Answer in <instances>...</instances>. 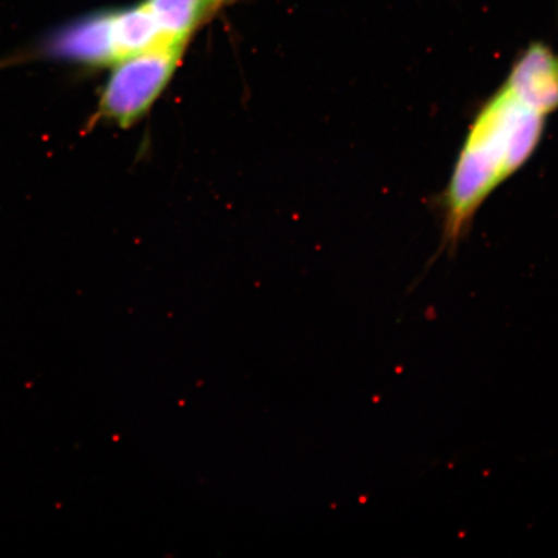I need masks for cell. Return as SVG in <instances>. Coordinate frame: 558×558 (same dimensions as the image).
Returning a JSON list of instances; mask_svg holds the SVG:
<instances>
[{
    "label": "cell",
    "mask_w": 558,
    "mask_h": 558,
    "mask_svg": "<svg viewBox=\"0 0 558 558\" xmlns=\"http://www.w3.org/2000/svg\"><path fill=\"white\" fill-rule=\"evenodd\" d=\"M549 116L508 76L480 108L441 197L446 247L458 246L488 195L533 157Z\"/></svg>",
    "instance_id": "cell-1"
},
{
    "label": "cell",
    "mask_w": 558,
    "mask_h": 558,
    "mask_svg": "<svg viewBox=\"0 0 558 558\" xmlns=\"http://www.w3.org/2000/svg\"><path fill=\"white\" fill-rule=\"evenodd\" d=\"M185 46L162 44L118 61L104 88L100 114L123 128L135 123L163 93Z\"/></svg>",
    "instance_id": "cell-2"
},
{
    "label": "cell",
    "mask_w": 558,
    "mask_h": 558,
    "mask_svg": "<svg viewBox=\"0 0 558 558\" xmlns=\"http://www.w3.org/2000/svg\"><path fill=\"white\" fill-rule=\"evenodd\" d=\"M50 58L96 66L116 62L109 12L97 13L69 24L46 41Z\"/></svg>",
    "instance_id": "cell-3"
},
{
    "label": "cell",
    "mask_w": 558,
    "mask_h": 558,
    "mask_svg": "<svg viewBox=\"0 0 558 558\" xmlns=\"http://www.w3.org/2000/svg\"><path fill=\"white\" fill-rule=\"evenodd\" d=\"M550 114L558 110V53L543 44L530 45L508 73Z\"/></svg>",
    "instance_id": "cell-4"
},
{
    "label": "cell",
    "mask_w": 558,
    "mask_h": 558,
    "mask_svg": "<svg viewBox=\"0 0 558 558\" xmlns=\"http://www.w3.org/2000/svg\"><path fill=\"white\" fill-rule=\"evenodd\" d=\"M228 0H145L160 34L171 44H183Z\"/></svg>",
    "instance_id": "cell-5"
},
{
    "label": "cell",
    "mask_w": 558,
    "mask_h": 558,
    "mask_svg": "<svg viewBox=\"0 0 558 558\" xmlns=\"http://www.w3.org/2000/svg\"><path fill=\"white\" fill-rule=\"evenodd\" d=\"M109 15L116 56L114 64L129 56L149 50L151 47L171 44L163 39L155 19L151 17L144 3L132 7V9L109 12Z\"/></svg>",
    "instance_id": "cell-6"
}]
</instances>
